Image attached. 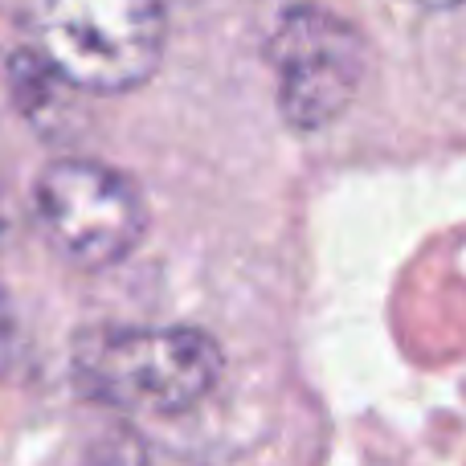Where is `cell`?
I'll return each instance as SVG.
<instances>
[{"mask_svg": "<svg viewBox=\"0 0 466 466\" xmlns=\"http://www.w3.org/2000/svg\"><path fill=\"white\" fill-rule=\"evenodd\" d=\"M226 356L201 328H95L74 344V385L86 401L172 418L218 389Z\"/></svg>", "mask_w": 466, "mask_h": 466, "instance_id": "1", "label": "cell"}, {"mask_svg": "<svg viewBox=\"0 0 466 466\" xmlns=\"http://www.w3.org/2000/svg\"><path fill=\"white\" fill-rule=\"evenodd\" d=\"M168 41L164 0H33L29 49L74 90L127 95L156 74Z\"/></svg>", "mask_w": 466, "mask_h": 466, "instance_id": "2", "label": "cell"}, {"mask_svg": "<svg viewBox=\"0 0 466 466\" xmlns=\"http://www.w3.org/2000/svg\"><path fill=\"white\" fill-rule=\"evenodd\" d=\"M46 246L74 270H106L144 241L147 205L123 172L98 160H54L33 185Z\"/></svg>", "mask_w": 466, "mask_h": 466, "instance_id": "3", "label": "cell"}, {"mask_svg": "<svg viewBox=\"0 0 466 466\" xmlns=\"http://www.w3.org/2000/svg\"><path fill=\"white\" fill-rule=\"evenodd\" d=\"M266 57L279 78L282 119L295 131H323L352 106L369 70L360 29L323 5L282 8Z\"/></svg>", "mask_w": 466, "mask_h": 466, "instance_id": "4", "label": "cell"}, {"mask_svg": "<svg viewBox=\"0 0 466 466\" xmlns=\"http://www.w3.org/2000/svg\"><path fill=\"white\" fill-rule=\"evenodd\" d=\"M413 5H426V8H454V5H462V0H413Z\"/></svg>", "mask_w": 466, "mask_h": 466, "instance_id": "5", "label": "cell"}]
</instances>
